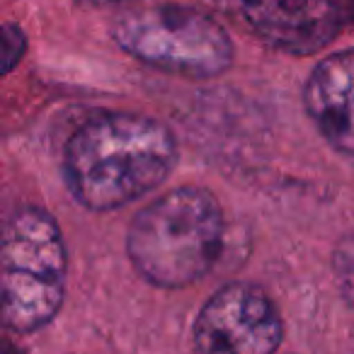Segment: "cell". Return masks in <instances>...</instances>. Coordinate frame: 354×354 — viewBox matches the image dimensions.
I'll use <instances>...</instances> for the list:
<instances>
[{"label": "cell", "mask_w": 354, "mask_h": 354, "mask_svg": "<svg viewBox=\"0 0 354 354\" xmlns=\"http://www.w3.org/2000/svg\"><path fill=\"white\" fill-rule=\"evenodd\" d=\"M177 162V141L143 114L100 112L64 148L66 187L90 212H112L153 192Z\"/></svg>", "instance_id": "obj_1"}, {"label": "cell", "mask_w": 354, "mask_h": 354, "mask_svg": "<svg viewBox=\"0 0 354 354\" xmlns=\"http://www.w3.org/2000/svg\"><path fill=\"white\" fill-rule=\"evenodd\" d=\"M223 212L202 187H177L143 207L127 233L133 270L153 286L183 289L209 274L223 248Z\"/></svg>", "instance_id": "obj_2"}, {"label": "cell", "mask_w": 354, "mask_h": 354, "mask_svg": "<svg viewBox=\"0 0 354 354\" xmlns=\"http://www.w3.org/2000/svg\"><path fill=\"white\" fill-rule=\"evenodd\" d=\"M3 325L12 333H35L54 320L66 291V245L51 214L17 209L3 228Z\"/></svg>", "instance_id": "obj_3"}, {"label": "cell", "mask_w": 354, "mask_h": 354, "mask_svg": "<svg viewBox=\"0 0 354 354\" xmlns=\"http://www.w3.org/2000/svg\"><path fill=\"white\" fill-rule=\"evenodd\" d=\"M112 37L136 61L185 78H214L233 64L228 32L192 6L131 8L114 20Z\"/></svg>", "instance_id": "obj_4"}, {"label": "cell", "mask_w": 354, "mask_h": 354, "mask_svg": "<svg viewBox=\"0 0 354 354\" xmlns=\"http://www.w3.org/2000/svg\"><path fill=\"white\" fill-rule=\"evenodd\" d=\"M281 337L284 325L274 301L248 281L218 289L192 325L194 347L212 354H270Z\"/></svg>", "instance_id": "obj_5"}, {"label": "cell", "mask_w": 354, "mask_h": 354, "mask_svg": "<svg viewBox=\"0 0 354 354\" xmlns=\"http://www.w3.org/2000/svg\"><path fill=\"white\" fill-rule=\"evenodd\" d=\"M241 12L265 44L291 56L325 49L342 27L333 0H241Z\"/></svg>", "instance_id": "obj_6"}, {"label": "cell", "mask_w": 354, "mask_h": 354, "mask_svg": "<svg viewBox=\"0 0 354 354\" xmlns=\"http://www.w3.org/2000/svg\"><path fill=\"white\" fill-rule=\"evenodd\" d=\"M304 104L323 138L354 158V49L323 59L308 75Z\"/></svg>", "instance_id": "obj_7"}, {"label": "cell", "mask_w": 354, "mask_h": 354, "mask_svg": "<svg viewBox=\"0 0 354 354\" xmlns=\"http://www.w3.org/2000/svg\"><path fill=\"white\" fill-rule=\"evenodd\" d=\"M335 274H337L344 299L349 304H354V233L337 245V252H335Z\"/></svg>", "instance_id": "obj_8"}, {"label": "cell", "mask_w": 354, "mask_h": 354, "mask_svg": "<svg viewBox=\"0 0 354 354\" xmlns=\"http://www.w3.org/2000/svg\"><path fill=\"white\" fill-rule=\"evenodd\" d=\"M3 64H6V73L15 68V64H20V56L25 54V35L17 30L12 22H8L3 27Z\"/></svg>", "instance_id": "obj_9"}, {"label": "cell", "mask_w": 354, "mask_h": 354, "mask_svg": "<svg viewBox=\"0 0 354 354\" xmlns=\"http://www.w3.org/2000/svg\"><path fill=\"white\" fill-rule=\"evenodd\" d=\"M83 8H109V6H122L127 0H75Z\"/></svg>", "instance_id": "obj_10"}]
</instances>
